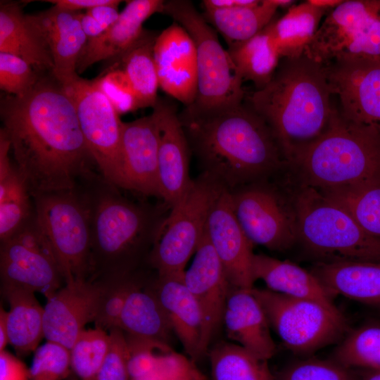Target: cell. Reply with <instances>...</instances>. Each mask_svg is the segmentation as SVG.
<instances>
[{"label": "cell", "instance_id": "45", "mask_svg": "<svg viewBox=\"0 0 380 380\" xmlns=\"http://www.w3.org/2000/svg\"><path fill=\"white\" fill-rule=\"evenodd\" d=\"M110 346L96 380H130L129 350L125 332L118 327L110 330Z\"/></svg>", "mask_w": 380, "mask_h": 380}, {"label": "cell", "instance_id": "51", "mask_svg": "<svg viewBox=\"0 0 380 380\" xmlns=\"http://www.w3.org/2000/svg\"><path fill=\"white\" fill-rule=\"evenodd\" d=\"M7 314L2 307L0 310V351L5 350L8 343H9L8 326H7Z\"/></svg>", "mask_w": 380, "mask_h": 380}, {"label": "cell", "instance_id": "33", "mask_svg": "<svg viewBox=\"0 0 380 380\" xmlns=\"http://www.w3.org/2000/svg\"><path fill=\"white\" fill-rule=\"evenodd\" d=\"M278 6L274 0H264L253 6L226 9H204L203 15L224 37L229 46L246 42L272 20Z\"/></svg>", "mask_w": 380, "mask_h": 380}, {"label": "cell", "instance_id": "39", "mask_svg": "<svg viewBox=\"0 0 380 380\" xmlns=\"http://www.w3.org/2000/svg\"><path fill=\"white\" fill-rule=\"evenodd\" d=\"M137 274V271L95 280L99 289L94 320L96 327L106 331L118 327L127 297L139 279Z\"/></svg>", "mask_w": 380, "mask_h": 380}, {"label": "cell", "instance_id": "49", "mask_svg": "<svg viewBox=\"0 0 380 380\" xmlns=\"http://www.w3.org/2000/svg\"><path fill=\"white\" fill-rule=\"evenodd\" d=\"M115 0H45L49 3H52L54 6L63 9L80 11L85 9L86 11L96 6L111 4Z\"/></svg>", "mask_w": 380, "mask_h": 380}, {"label": "cell", "instance_id": "5", "mask_svg": "<svg viewBox=\"0 0 380 380\" xmlns=\"http://www.w3.org/2000/svg\"><path fill=\"white\" fill-rule=\"evenodd\" d=\"M286 171L291 182L321 192L380 183V139L346 122L336 108L327 131Z\"/></svg>", "mask_w": 380, "mask_h": 380}, {"label": "cell", "instance_id": "31", "mask_svg": "<svg viewBox=\"0 0 380 380\" xmlns=\"http://www.w3.org/2000/svg\"><path fill=\"white\" fill-rule=\"evenodd\" d=\"M158 34L144 30L138 40L118 58L112 68L121 70L129 80L139 108L153 107L159 81L154 58Z\"/></svg>", "mask_w": 380, "mask_h": 380}, {"label": "cell", "instance_id": "42", "mask_svg": "<svg viewBox=\"0 0 380 380\" xmlns=\"http://www.w3.org/2000/svg\"><path fill=\"white\" fill-rule=\"evenodd\" d=\"M40 75L20 57L0 52V87L4 91L23 97L34 88Z\"/></svg>", "mask_w": 380, "mask_h": 380}, {"label": "cell", "instance_id": "43", "mask_svg": "<svg viewBox=\"0 0 380 380\" xmlns=\"http://www.w3.org/2000/svg\"><path fill=\"white\" fill-rule=\"evenodd\" d=\"M277 380H360L336 361L309 359L300 361L282 370Z\"/></svg>", "mask_w": 380, "mask_h": 380}, {"label": "cell", "instance_id": "15", "mask_svg": "<svg viewBox=\"0 0 380 380\" xmlns=\"http://www.w3.org/2000/svg\"><path fill=\"white\" fill-rule=\"evenodd\" d=\"M341 117L380 139V61L322 64Z\"/></svg>", "mask_w": 380, "mask_h": 380}, {"label": "cell", "instance_id": "11", "mask_svg": "<svg viewBox=\"0 0 380 380\" xmlns=\"http://www.w3.org/2000/svg\"><path fill=\"white\" fill-rule=\"evenodd\" d=\"M234 213L248 241L284 252L298 242V224L291 194L275 178L229 191Z\"/></svg>", "mask_w": 380, "mask_h": 380}, {"label": "cell", "instance_id": "29", "mask_svg": "<svg viewBox=\"0 0 380 380\" xmlns=\"http://www.w3.org/2000/svg\"><path fill=\"white\" fill-rule=\"evenodd\" d=\"M118 328L127 335L169 345L173 333L155 290L139 279L125 300Z\"/></svg>", "mask_w": 380, "mask_h": 380}, {"label": "cell", "instance_id": "23", "mask_svg": "<svg viewBox=\"0 0 380 380\" xmlns=\"http://www.w3.org/2000/svg\"><path fill=\"white\" fill-rule=\"evenodd\" d=\"M252 289L230 286L222 324L230 341L268 360L275 354L276 345L265 312Z\"/></svg>", "mask_w": 380, "mask_h": 380}, {"label": "cell", "instance_id": "16", "mask_svg": "<svg viewBox=\"0 0 380 380\" xmlns=\"http://www.w3.org/2000/svg\"><path fill=\"white\" fill-rule=\"evenodd\" d=\"M205 231L230 286L252 289L253 244L236 217L229 191L222 186L210 207Z\"/></svg>", "mask_w": 380, "mask_h": 380}, {"label": "cell", "instance_id": "50", "mask_svg": "<svg viewBox=\"0 0 380 380\" xmlns=\"http://www.w3.org/2000/svg\"><path fill=\"white\" fill-rule=\"evenodd\" d=\"M204 9H226L237 6H249L258 4L256 0H204Z\"/></svg>", "mask_w": 380, "mask_h": 380}, {"label": "cell", "instance_id": "6", "mask_svg": "<svg viewBox=\"0 0 380 380\" xmlns=\"http://www.w3.org/2000/svg\"><path fill=\"white\" fill-rule=\"evenodd\" d=\"M288 187L296 213L298 242L317 262H380V238L367 233L345 208L314 188Z\"/></svg>", "mask_w": 380, "mask_h": 380}, {"label": "cell", "instance_id": "40", "mask_svg": "<svg viewBox=\"0 0 380 380\" xmlns=\"http://www.w3.org/2000/svg\"><path fill=\"white\" fill-rule=\"evenodd\" d=\"M109 346L106 330L95 327L82 331L70 350L71 369L80 380H96Z\"/></svg>", "mask_w": 380, "mask_h": 380}, {"label": "cell", "instance_id": "46", "mask_svg": "<svg viewBox=\"0 0 380 380\" xmlns=\"http://www.w3.org/2000/svg\"><path fill=\"white\" fill-rule=\"evenodd\" d=\"M194 362L171 349L159 355L156 369L162 380H205Z\"/></svg>", "mask_w": 380, "mask_h": 380}, {"label": "cell", "instance_id": "3", "mask_svg": "<svg viewBox=\"0 0 380 380\" xmlns=\"http://www.w3.org/2000/svg\"><path fill=\"white\" fill-rule=\"evenodd\" d=\"M331 96L324 65L303 53L281 58L248 102L272 129L289 165L329 129L336 111Z\"/></svg>", "mask_w": 380, "mask_h": 380}, {"label": "cell", "instance_id": "38", "mask_svg": "<svg viewBox=\"0 0 380 380\" xmlns=\"http://www.w3.org/2000/svg\"><path fill=\"white\" fill-rule=\"evenodd\" d=\"M322 193L345 208L367 233L380 238V183Z\"/></svg>", "mask_w": 380, "mask_h": 380}, {"label": "cell", "instance_id": "53", "mask_svg": "<svg viewBox=\"0 0 380 380\" xmlns=\"http://www.w3.org/2000/svg\"><path fill=\"white\" fill-rule=\"evenodd\" d=\"M360 380H380V370L364 369Z\"/></svg>", "mask_w": 380, "mask_h": 380}, {"label": "cell", "instance_id": "7", "mask_svg": "<svg viewBox=\"0 0 380 380\" xmlns=\"http://www.w3.org/2000/svg\"><path fill=\"white\" fill-rule=\"evenodd\" d=\"M182 26L196 51L198 86L194 102L185 107L197 112L219 110L243 103L245 97L236 68L215 30L186 0L165 1L163 13Z\"/></svg>", "mask_w": 380, "mask_h": 380}, {"label": "cell", "instance_id": "20", "mask_svg": "<svg viewBox=\"0 0 380 380\" xmlns=\"http://www.w3.org/2000/svg\"><path fill=\"white\" fill-rule=\"evenodd\" d=\"M158 141V127L153 113L130 122H122L121 151L128 191L161 201Z\"/></svg>", "mask_w": 380, "mask_h": 380}, {"label": "cell", "instance_id": "35", "mask_svg": "<svg viewBox=\"0 0 380 380\" xmlns=\"http://www.w3.org/2000/svg\"><path fill=\"white\" fill-rule=\"evenodd\" d=\"M208 354L213 380H277L267 360L235 343L218 342Z\"/></svg>", "mask_w": 380, "mask_h": 380}, {"label": "cell", "instance_id": "52", "mask_svg": "<svg viewBox=\"0 0 380 380\" xmlns=\"http://www.w3.org/2000/svg\"><path fill=\"white\" fill-rule=\"evenodd\" d=\"M309 1L317 6L320 7H324V8H330V7H336L340 4H341L343 1L342 0H309Z\"/></svg>", "mask_w": 380, "mask_h": 380}, {"label": "cell", "instance_id": "48", "mask_svg": "<svg viewBox=\"0 0 380 380\" xmlns=\"http://www.w3.org/2000/svg\"><path fill=\"white\" fill-rule=\"evenodd\" d=\"M0 380H30V370L11 353L0 351Z\"/></svg>", "mask_w": 380, "mask_h": 380}, {"label": "cell", "instance_id": "18", "mask_svg": "<svg viewBox=\"0 0 380 380\" xmlns=\"http://www.w3.org/2000/svg\"><path fill=\"white\" fill-rule=\"evenodd\" d=\"M183 281L198 303L203 315L201 358L208 354L212 338L222 325L231 286L206 231L190 267L184 271Z\"/></svg>", "mask_w": 380, "mask_h": 380}, {"label": "cell", "instance_id": "34", "mask_svg": "<svg viewBox=\"0 0 380 380\" xmlns=\"http://www.w3.org/2000/svg\"><path fill=\"white\" fill-rule=\"evenodd\" d=\"M227 51L243 82L251 81L257 90L270 82L281 58L267 26Z\"/></svg>", "mask_w": 380, "mask_h": 380}, {"label": "cell", "instance_id": "26", "mask_svg": "<svg viewBox=\"0 0 380 380\" xmlns=\"http://www.w3.org/2000/svg\"><path fill=\"white\" fill-rule=\"evenodd\" d=\"M251 269L254 281L262 280L272 291L336 307L334 296L318 278L293 262L254 253Z\"/></svg>", "mask_w": 380, "mask_h": 380}, {"label": "cell", "instance_id": "44", "mask_svg": "<svg viewBox=\"0 0 380 380\" xmlns=\"http://www.w3.org/2000/svg\"><path fill=\"white\" fill-rule=\"evenodd\" d=\"M118 114L139 108L132 86L125 73L111 68L105 75L94 80Z\"/></svg>", "mask_w": 380, "mask_h": 380}, {"label": "cell", "instance_id": "12", "mask_svg": "<svg viewBox=\"0 0 380 380\" xmlns=\"http://www.w3.org/2000/svg\"><path fill=\"white\" fill-rule=\"evenodd\" d=\"M270 326L284 346L297 354H309L342 337L346 320L336 307L293 298L267 289H252Z\"/></svg>", "mask_w": 380, "mask_h": 380}, {"label": "cell", "instance_id": "21", "mask_svg": "<svg viewBox=\"0 0 380 380\" xmlns=\"http://www.w3.org/2000/svg\"><path fill=\"white\" fill-rule=\"evenodd\" d=\"M99 292L96 281L76 280L48 298L43 319L46 341L70 350L84 326L94 320Z\"/></svg>", "mask_w": 380, "mask_h": 380}, {"label": "cell", "instance_id": "27", "mask_svg": "<svg viewBox=\"0 0 380 380\" xmlns=\"http://www.w3.org/2000/svg\"><path fill=\"white\" fill-rule=\"evenodd\" d=\"M0 52L20 57L39 75L47 70L52 73L53 63L49 49L18 3L1 1Z\"/></svg>", "mask_w": 380, "mask_h": 380}, {"label": "cell", "instance_id": "37", "mask_svg": "<svg viewBox=\"0 0 380 380\" xmlns=\"http://www.w3.org/2000/svg\"><path fill=\"white\" fill-rule=\"evenodd\" d=\"M335 361L347 368L380 370V324H367L352 331L334 351Z\"/></svg>", "mask_w": 380, "mask_h": 380}, {"label": "cell", "instance_id": "10", "mask_svg": "<svg viewBox=\"0 0 380 380\" xmlns=\"http://www.w3.org/2000/svg\"><path fill=\"white\" fill-rule=\"evenodd\" d=\"M220 186L201 173L170 209L148 258L158 277L184 274L205 233L209 211Z\"/></svg>", "mask_w": 380, "mask_h": 380}, {"label": "cell", "instance_id": "13", "mask_svg": "<svg viewBox=\"0 0 380 380\" xmlns=\"http://www.w3.org/2000/svg\"><path fill=\"white\" fill-rule=\"evenodd\" d=\"M72 99L86 144L99 173L112 185L128 191L121 151L119 114L94 81L75 77L61 83Z\"/></svg>", "mask_w": 380, "mask_h": 380}, {"label": "cell", "instance_id": "22", "mask_svg": "<svg viewBox=\"0 0 380 380\" xmlns=\"http://www.w3.org/2000/svg\"><path fill=\"white\" fill-rule=\"evenodd\" d=\"M80 11L53 6L44 11L28 15L43 37L51 56L53 76L63 83L78 75L77 64L87 42Z\"/></svg>", "mask_w": 380, "mask_h": 380}, {"label": "cell", "instance_id": "36", "mask_svg": "<svg viewBox=\"0 0 380 380\" xmlns=\"http://www.w3.org/2000/svg\"><path fill=\"white\" fill-rule=\"evenodd\" d=\"M34 217V202L25 180L15 166L0 178V240L22 229Z\"/></svg>", "mask_w": 380, "mask_h": 380}, {"label": "cell", "instance_id": "2", "mask_svg": "<svg viewBox=\"0 0 380 380\" xmlns=\"http://www.w3.org/2000/svg\"><path fill=\"white\" fill-rule=\"evenodd\" d=\"M179 118L202 174L232 191L271 180L288 167L268 124L248 104Z\"/></svg>", "mask_w": 380, "mask_h": 380}, {"label": "cell", "instance_id": "47", "mask_svg": "<svg viewBox=\"0 0 380 380\" xmlns=\"http://www.w3.org/2000/svg\"><path fill=\"white\" fill-rule=\"evenodd\" d=\"M121 1L96 6L83 13L81 18L82 29L88 39L101 35L118 18V7Z\"/></svg>", "mask_w": 380, "mask_h": 380}, {"label": "cell", "instance_id": "30", "mask_svg": "<svg viewBox=\"0 0 380 380\" xmlns=\"http://www.w3.org/2000/svg\"><path fill=\"white\" fill-rule=\"evenodd\" d=\"M1 292L10 306L7 314L9 344L18 355L35 351L44 337V308L32 291L1 286Z\"/></svg>", "mask_w": 380, "mask_h": 380}, {"label": "cell", "instance_id": "19", "mask_svg": "<svg viewBox=\"0 0 380 380\" xmlns=\"http://www.w3.org/2000/svg\"><path fill=\"white\" fill-rule=\"evenodd\" d=\"M154 58L159 87L185 107L196 96L198 70L196 51L187 31L174 22L158 34Z\"/></svg>", "mask_w": 380, "mask_h": 380}, {"label": "cell", "instance_id": "25", "mask_svg": "<svg viewBox=\"0 0 380 380\" xmlns=\"http://www.w3.org/2000/svg\"><path fill=\"white\" fill-rule=\"evenodd\" d=\"M183 275L157 276L154 290L173 333L195 362L201 359L203 319L198 303L183 281Z\"/></svg>", "mask_w": 380, "mask_h": 380}, {"label": "cell", "instance_id": "28", "mask_svg": "<svg viewBox=\"0 0 380 380\" xmlns=\"http://www.w3.org/2000/svg\"><path fill=\"white\" fill-rule=\"evenodd\" d=\"M310 271L334 297L380 307V262H317Z\"/></svg>", "mask_w": 380, "mask_h": 380}, {"label": "cell", "instance_id": "54", "mask_svg": "<svg viewBox=\"0 0 380 380\" xmlns=\"http://www.w3.org/2000/svg\"><path fill=\"white\" fill-rule=\"evenodd\" d=\"M177 380H191V379H177Z\"/></svg>", "mask_w": 380, "mask_h": 380}, {"label": "cell", "instance_id": "1", "mask_svg": "<svg viewBox=\"0 0 380 380\" xmlns=\"http://www.w3.org/2000/svg\"><path fill=\"white\" fill-rule=\"evenodd\" d=\"M0 109L15 166L32 196L74 189L96 175L74 103L53 75H41L23 97L3 98Z\"/></svg>", "mask_w": 380, "mask_h": 380}, {"label": "cell", "instance_id": "41", "mask_svg": "<svg viewBox=\"0 0 380 380\" xmlns=\"http://www.w3.org/2000/svg\"><path fill=\"white\" fill-rule=\"evenodd\" d=\"M70 350L46 341L35 351L30 370V380H63L70 373Z\"/></svg>", "mask_w": 380, "mask_h": 380}, {"label": "cell", "instance_id": "32", "mask_svg": "<svg viewBox=\"0 0 380 380\" xmlns=\"http://www.w3.org/2000/svg\"><path fill=\"white\" fill-rule=\"evenodd\" d=\"M327 11L308 1L293 6L278 20H272L267 28L280 57L303 54Z\"/></svg>", "mask_w": 380, "mask_h": 380}, {"label": "cell", "instance_id": "17", "mask_svg": "<svg viewBox=\"0 0 380 380\" xmlns=\"http://www.w3.org/2000/svg\"><path fill=\"white\" fill-rule=\"evenodd\" d=\"M159 133L158 181L161 201L170 209L191 186L189 144L176 105L158 99L153 112Z\"/></svg>", "mask_w": 380, "mask_h": 380}, {"label": "cell", "instance_id": "4", "mask_svg": "<svg viewBox=\"0 0 380 380\" xmlns=\"http://www.w3.org/2000/svg\"><path fill=\"white\" fill-rule=\"evenodd\" d=\"M90 214L89 280L138 271L147 261L170 208L133 200L101 175L82 182Z\"/></svg>", "mask_w": 380, "mask_h": 380}, {"label": "cell", "instance_id": "9", "mask_svg": "<svg viewBox=\"0 0 380 380\" xmlns=\"http://www.w3.org/2000/svg\"><path fill=\"white\" fill-rule=\"evenodd\" d=\"M303 53L322 64L380 61V0H347L329 10Z\"/></svg>", "mask_w": 380, "mask_h": 380}, {"label": "cell", "instance_id": "14", "mask_svg": "<svg viewBox=\"0 0 380 380\" xmlns=\"http://www.w3.org/2000/svg\"><path fill=\"white\" fill-rule=\"evenodd\" d=\"M1 286L38 292L49 298L65 279L49 244L32 220L10 239L1 242Z\"/></svg>", "mask_w": 380, "mask_h": 380}, {"label": "cell", "instance_id": "24", "mask_svg": "<svg viewBox=\"0 0 380 380\" xmlns=\"http://www.w3.org/2000/svg\"><path fill=\"white\" fill-rule=\"evenodd\" d=\"M165 1L132 0L127 1L117 20L101 35L88 39L77 64L82 73L94 63L118 58L141 37L143 23L156 13H163Z\"/></svg>", "mask_w": 380, "mask_h": 380}, {"label": "cell", "instance_id": "8", "mask_svg": "<svg viewBox=\"0 0 380 380\" xmlns=\"http://www.w3.org/2000/svg\"><path fill=\"white\" fill-rule=\"evenodd\" d=\"M32 198L35 224L52 249L65 282L89 280L90 214L83 191L77 186Z\"/></svg>", "mask_w": 380, "mask_h": 380}]
</instances>
